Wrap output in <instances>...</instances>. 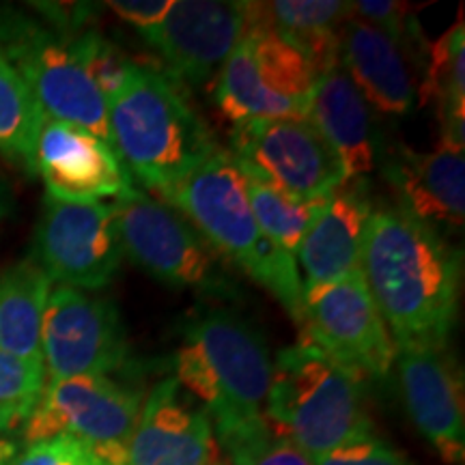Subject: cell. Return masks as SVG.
Returning a JSON list of instances; mask_svg holds the SVG:
<instances>
[{"mask_svg":"<svg viewBox=\"0 0 465 465\" xmlns=\"http://www.w3.org/2000/svg\"><path fill=\"white\" fill-rule=\"evenodd\" d=\"M362 274L397 347L446 349L459 315L461 252L399 205L371 213Z\"/></svg>","mask_w":465,"mask_h":465,"instance_id":"6da1fadb","label":"cell"},{"mask_svg":"<svg viewBox=\"0 0 465 465\" xmlns=\"http://www.w3.org/2000/svg\"><path fill=\"white\" fill-rule=\"evenodd\" d=\"M174 380L203 403L229 465H243L278 433L265 416L270 347L235 312L218 308L185 323L174 353Z\"/></svg>","mask_w":465,"mask_h":465,"instance_id":"7a4b0ae2","label":"cell"},{"mask_svg":"<svg viewBox=\"0 0 465 465\" xmlns=\"http://www.w3.org/2000/svg\"><path fill=\"white\" fill-rule=\"evenodd\" d=\"M162 199L177 209L220 257L246 272L295 322H302L304 282L298 261L261 231L248 203L243 174L229 151L218 147Z\"/></svg>","mask_w":465,"mask_h":465,"instance_id":"3957f363","label":"cell"},{"mask_svg":"<svg viewBox=\"0 0 465 465\" xmlns=\"http://www.w3.org/2000/svg\"><path fill=\"white\" fill-rule=\"evenodd\" d=\"M113 149L144 188L164 196L205 162L218 144L164 74L138 65L108 102Z\"/></svg>","mask_w":465,"mask_h":465,"instance_id":"277c9868","label":"cell"},{"mask_svg":"<svg viewBox=\"0 0 465 465\" xmlns=\"http://www.w3.org/2000/svg\"><path fill=\"white\" fill-rule=\"evenodd\" d=\"M265 416L312 461L373 435L362 377L306 339L281 349L272 362Z\"/></svg>","mask_w":465,"mask_h":465,"instance_id":"5b68a950","label":"cell"},{"mask_svg":"<svg viewBox=\"0 0 465 465\" xmlns=\"http://www.w3.org/2000/svg\"><path fill=\"white\" fill-rule=\"evenodd\" d=\"M0 45L48 119L84 127L108 147V104L75 54L72 35L0 9Z\"/></svg>","mask_w":465,"mask_h":465,"instance_id":"8992f818","label":"cell"},{"mask_svg":"<svg viewBox=\"0 0 465 465\" xmlns=\"http://www.w3.org/2000/svg\"><path fill=\"white\" fill-rule=\"evenodd\" d=\"M319 72L281 35L248 17V28L216 78V104L232 124L306 119Z\"/></svg>","mask_w":465,"mask_h":465,"instance_id":"52a82bcc","label":"cell"},{"mask_svg":"<svg viewBox=\"0 0 465 465\" xmlns=\"http://www.w3.org/2000/svg\"><path fill=\"white\" fill-rule=\"evenodd\" d=\"M124 257L174 289L232 295L223 257L168 203L136 188L114 201Z\"/></svg>","mask_w":465,"mask_h":465,"instance_id":"ba28073f","label":"cell"},{"mask_svg":"<svg viewBox=\"0 0 465 465\" xmlns=\"http://www.w3.org/2000/svg\"><path fill=\"white\" fill-rule=\"evenodd\" d=\"M141 405V394L108 375L45 381L42 397L22 424V440L28 446L69 435L91 446L106 463L127 465Z\"/></svg>","mask_w":465,"mask_h":465,"instance_id":"9c48e42d","label":"cell"},{"mask_svg":"<svg viewBox=\"0 0 465 465\" xmlns=\"http://www.w3.org/2000/svg\"><path fill=\"white\" fill-rule=\"evenodd\" d=\"M229 155L246 177L295 199L328 196L347 182L332 147L308 119L232 124Z\"/></svg>","mask_w":465,"mask_h":465,"instance_id":"30bf717a","label":"cell"},{"mask_svg":"<svg viewBox=\"0 0 465 465\" xmlns=\"http://www.w3.org/2000/svg\"><path fill=\"white\" fill-rule=\"evenodd\" d=\"M300 323L306 341L362 380H381L392 371L397 345L366 287L362 270L341 281L304 287Z\"/></svg>","mask_w":465,"mask_h":465,"instance_id":"8fae6325","label":"cell"},{"mask_svg":"<svg viewBox=\"0 0 465 465\" xmlns=\"http://www.w3.org/2000/svg\"><path fill=\"white\" fill-rule=\"evenodd\" d=\"M33 261L58 287L86 293L106 287L124 261L114 203H69L45 194Z\"/></svg>","mask_w":465,"mask_h":465,"instance_id":"7c38bea8","label":"cell"},{"mask_svg":"<svg viewBox=\"0 0 465 465\" xmlns=\"http://www.w3.org/2000/svg\"><path fill=\"white\" fill-rule=\"evenodd\" d=\"M130 356L127 334L114 302L86 291L54 287L42 322V360L48 381L108 375Z\"/></svg>","mask_w":465,"mask_h":465,"instance_id":"4fadbf2b","label":"cell"},{"mask_svg":"<svg viewBox=\"0 0 465 465\" xmlns=\"http://www.w3.org/2000/svg\"><path fill=\"white\" fill-rule=\"evenodd\" d=\"M248 28V3L174 0L166 20L144 37L174 84L201 89L220 74Z\"/></svg>","mask_w":465,"mask_h":465,"instance_id":"5bb4252c","label":"cell"},{"mask_svg":"<svg viewBox=\"0 0 465 465\" xmlns=\"http://www.w3.org/2000/svg\"><path fill=\"white\" fill-rule=\"evenodd\" d=\"M31 173L45 194L69 203H102L134 188V179L113 147L84 127L44 116L35 141Z\"/></svg>","mask_w":465,"mask_h":465,"instance_id":"9a60e30c","label":"cell"},{"mask_svg":"<svg viewBox=\"0 0 465 465\" xmlns=\"http://www.w3.org/2000/svg\"><path fill=\"white\" fill-rule=\"evenodd\" d=\"M401 392L407 414L441 461L461 465L465 459L463 381L446 349L397 347Z\"/></svg>","mask_w":465,"mask_h":465,"instance_id":"2e32d148","label":"cell"},{"mask_svg":"<svg viewBox=\"0 0 465 465\" xmlns=\"http://www.w3.org/2000/svg\"><path fill=\"white\" fill-rule=\"evenodd\" d=\"M216 450L209 416L185 401L177 380L155 383L141 405L127 465H205Z\"/></svg>","mask_w":465,"mask_h":465,"instance_id":"e0dca14e","label":"cell"},{"mask_svg":"<svg viewBox=\"0 0 465 465\" xmlns=\"http://www.w3.org/2000/svg\"><path fill=\"white\" fill-rule=\"evenodd\" d=\"M373 209L366 179H347L330 194L295 254L304 287L341 281L362 270L364 235Z\"/></svg>","mask_w":465,"mask_h":465,"instance_id":"ac0fdd59","label":"cell"},{"mask_svg":"<svg viewBox=\"0 0 465 465\" xmlns=\"http://www.w3.org/2000/svg\"><path fill=\"white\" fill-rule=\"evenodd\" d=\"M381 173L399 196V207L407 213L431 226L463 224V149L440 144L433 151H416L397 144L383 160Z\"/></svg>","mask_w":465,"mask_h":465,"instance_id":"d6986e66","label":"cell"},{"mask_svg":"<svg viewBox=\"0 0 465 465\" xmlns=\"http://www.w3.org/2000/svg\"><path fill=\"white\" fill-rule=\"evenodd\" d=\"M339 63L369 108L403 116L414 106L416 86L405 48L353 14L341 25Z\"/></svg>","mask_w":465,"mask_h":465,"instance_id":"ffe728a7","label":"cell"},{"mask_svg":"<svg viewBox=\"0 0 465 465\" xmlns=\"http://www.w3.org/2000/svg\"><path fill=\"white\" fill-rule=\"evenodd\" d=\"M306 119L332 147L347 179H364L377 164L371 108L341 63L319 74Z\"/></svg>","mask_w":465,"mask_h":465,"instance_id":"44dd1931","label":"cell"},{"mask_svg":"<svg viewBox=\"0 0 465 465\" xmlns=\"http://www.w3.org/2000/svg\"><path fill=\"white\" fill-rule=\"evenodd\" d=\"M351 15V3L341 0H276L248 3V17L272 28L295 45L319 74L339 63V31Z\"/></svg>","mask_w":465,"mask_h":465,"instance_id":"7402d4cb","label":"cell"},{"mask_svg":"<svg viewBox=\"0 0 465 465\" xmlns=\"http://www.w3.org/2000/svg\"><path fill=\"white\" fill-rule=\"evenodd\" d=\"M50 291V278L33 259L0 270V351L42 360V322Z\"/></svg>","mask_w":465,"mask_h":465,"instance_id":"603a6c76","label":"cell"},{"mask_svg":"<svg viewBox=\"0 0 465 465\" xmlns=\"http://www.w3.org/2000/svg\"><path fill=\"white\" fill-rule=\"evenodd\" d=\"M435 104L441 125V144H465V28L463 17L429 50L427 72L420 84V104Z\"/></svg>","mask_w":465,"mask_h":465,"instance_id":"cb8c5ba5","label":"cell"},{"mask_svg":"<svg viewBox=\"0 0 465 465\" xmlns=\"http://www.w3.org/2000/svg\"><path fill=\"white\" fill-rule=\"evenodd\" d=\"M44 113L0 45V155L31 171Z\"/></svg>","mask_w":465,"mask_h":465,"instance_id":"d4e9b609","label":"cell"},{"mask_svg":"<svg viewBox=\"0 0 465 465\" xmlns=\"http://www.w3.org/2000/svg\"><path fill=\"white\" fill-rule=\"evenodd\" d=\"M243 183H246L248 203L252 207L261 231L278 248H282L284 252L295 259L308 229L322 213L330 194L319 196V199H295V196L284 194V192H278L270 185L254 182L246 174H243Z\"/></svg>","mask_w":465,"mask_h":465,"instance_id":"484cf974","label":"cell"},{"mask_svg":"<svg viewBox=\"0 0 465 465\" xmlns=\"http://www.w3.org/2000/svg\"><path fill=\"white\" fill-rule=\"evenodd\" d=\"M72 39L80 65L108 104L124 89L136 63L95 26H84L83 31L72 33Z\"/></svg>","mask_w":465,"mask_h":465,"instance_id":"4316f807","label":"cell"},{"mask_svg":"<svg viewBox=\"0 0 465 465\" xmlns=\"http://www.w3.org/2000/svg\"><path fill=\"white\" fill-rule=\"evenodd\" d=\"M45 369L42 360L17 358L0 351V405L14 407L28 416L42 397Z\"/></svg>","mask_w":465,"mask_h":465,"instance_id":"83f0119b","label":"cell"},{"mask_svg":"<svg viewBox=\"0 0 465 465\" xmlns=\"http://www.w3.org/2000/svg\"><path fill=\"white\" fill-rule=\"evenodd\" d=\"M351 14L366 25L380 28L391 35L394 42L403 48L420 39V28L414 17V9L405 3H394V0H356L351 3Z\"/></svg>","mask_w":465,"mask_h":465,"instance_id":"f1b7e54d","label":"cell"},{"mask_svg":"<svg viewBox=\"0 0 465 465\" xmlns=\"http://www.w3.org/2000/svg\"><path fill=\"white\" fill-rule=\"evenodd\" d=\"M11 465H110L84 441L56 435V438L35 441L17 452Z\"/></svg>","mask_w":465,"mask_h":465,"instance_id":"f546056e","label":"cell"},{"mask_svg":"<svg viewBox=\"0 0 465 465\" xmlns=\"http://www.w3.org/2000/svg\"><path fill=\"white\" fill-rule=\"evenodd\" d=\"M312 465H414L403 452L394 449L377 438V435H366L362 440L349 441L345 446L325 452L317 457Z\"/></svg>","mask_w":465,"mask_h":465,"instance_id":"4dcf8cb0","label":"cell"},{"mask_svg":"<svg viewBox=\"0 0 465 465\" xmlns=\"http://www.w3.org/2000/svg\"><path fill=\"white\" fill-rule=\"evenodd\" d=\"M173 3L174 0H113L106 7L125 25L136 28L144 39L166 20Z\"/></svg>","mask_w":465,"mask_h":465,"instance_id":"1f68e13d","label":"cell"},{"mask_svg":"<svg viewBox=\"0 0 465 465\" xmlns=\"http://www.w3.org/2000/svg\"><path fill=\"white\" fill-rule=\"evenodd\" d=\"M243 465H312V459L278 431L257 455L248 459Z\"/></svg>","mask_w":465,"mask_h":465,"instance_id":"d6a6232c","label":"cell"},{"mask_svg":"<svg viewBox=\"0 0 465 465\" xmlns=\"http://www.w3.org/2000/svg\"><path fill=\"white\" fill-rule=\"evenodd\" d=\"M26 414L14 407L0 405V465H11L17 452L22 450L20 441L14 438L15 429L22 427L26 420Z\"/></svg>","mask_w":465,"mask_h":465,"instance_id":"836d02e7","label":"cell"},{"mask_svg":"<svg viewBox=\"0 0 465 465\" xmlns=\"http://www.w3.org/2000/svg\"><path fill=\"white\" fill-rule=\"evenodd\" d=\"M11 212V196L7 188H5L3 183H0V218H5L7 213Z\"/></svg>","mask_w":465,"mask_h":465,"instance_id":"e575fe53","label":"cell"},{"mask_svg":"<svg viewBox=\"0 0 465 465\" xmlns=\"http://www.w3.org/2000/svg\"><path fill=\"white\" fill-rule=\"evenodd\" d=\"M205 465H229V461H226L224 455H223V452H220V449H218L216 455L209 459V461H207Z\"/></svg>","mask_w":465,"mask_h":465,"instance_id":"d590c367","label":"cell"}]
</instances>
